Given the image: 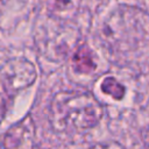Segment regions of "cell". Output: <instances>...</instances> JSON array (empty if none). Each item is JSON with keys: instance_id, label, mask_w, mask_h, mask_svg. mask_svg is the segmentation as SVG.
Here are the masks:
<instances>
[{"instance_id": "obj_1", "label": "cell", "mask_w": 149, "mask_h": 149, "mask_svg": "<svg viewBox=\"0 0 149 149\" xmlns=\"http://www.w3.org/2000/svg\"><path fill=\"white\" fill-rule=\"evenodd\" d=\"M104 115L102 105L88 92L62 91L49 105L48 119L57 133L81 132L97 126Z\"/></svg>"}, {"instance_id": "obj_8", "label": "cell", "mask_w": 149, "mask_h": 149, "mask_svg": "<svg viewBox=\"0 0 149 149\" xmlns=\"http://www.w3.org/2000/svg\"><path fill=\"white\" fill-rule=\"evenodd\" d=\"M6 112H7V104H6L5 98L0 94V123H1L2 120L5 119Z\"/></svg>"}, {"instance_id": "obj_6", "label": "cell", "mask_w": 149, "mask_h": 149, "mask_svg": "<svg viewBox=\"0 0 149 149\" xmlns=\"http://www.w3.org/2000/svg\"><path fill=\"white\" fill-rule=\"evenodd\" d=\"M101 91L105 94L112 97L115 100H121L125 97V93H126L125 86L120 81H118L114 77H106L102 80Z\"/></svg>"}, {"instance_id": "obj_9", "label": "cell", "mask_w": 149, "mask_h": 149, "mask_svg": "<svg viewBox=\"0 0 149 149\" xmlns=\"http://www.w3.org/2000/svg\"><path fill=\"white\" fill-rule=\"evenodd\" d=\"M142 140H143V144L146 149H149V127L144 130L143 135H142Z\"/></svg>"}, {"instance_id": "obj_7", "label": "cell", "mask_w": 149, "mask_h": 149, "mask_svg": "<svg viewBox=\"0 0 149 149\" xmlns=\"http://www.w3.org/2000/svg\"><path fill=\"white\" fill-rule=\"evenodd\" d=\"M88 149H123L116 142H108V143H98L95 146L90 147Z\"/></svg>"}, {"instance_id": "obj_3", "label": "cell", "mask_w": 149, "mask_h": 149, "mask_svg": "<svg viewBox=\"0 0 149 149\" xmlns=\"http://www.w3.org/2000/svg\"><path fill=\"white\" fill-rule=\"evenodd\" d=\"M1 80L8 93H16L30 86L37 77L35 65L24 58H10L1 68Z\"/></svg>"}, {"instance_id": "obj_5", "label": "cell", "mask_w": 149, "mask_h": 149, "mask_svg": "<svg viewBox=\"0 0 149 149\" xmlns=\"http://www.w3.org/2000/svg\"><path fill=\"white\" fill-rule=\"evenodd\" d=\"M73 70L78 73H91L95 70L97 65L94 62L93 52L87 45H81L77 49L72 58Z\"/></svg>"}, {"instance_id": "obj_2", "label": "cell", "mask_w": 149, "mask_h": 149, "mask_svg": "<svg viewBox=\"0 0 149 149\" xmlns=\"http://www.w3.org/2000/svg\"><path fill=\"white\" fill-rule=\"evenodd\" d=\"M149 14L136 7L116 8L104 24V43L111 55L120 56L135 49L149 35Z\"/></svg>"}, {"instance_id": "obj_4", "label": "cell", "mask_w": 149, "mask_h": 149, "mask_svg": "<svg viewBox=\"0 0 149 149\" xmlns=\"http://www.w3.org/2000/svg\"><path fill=\"white\" fill-rule=\"evenodd\" d=\"M0 149H37L36 128L30 115H27L0 137Z\"/></svg>"}]
</instances>
